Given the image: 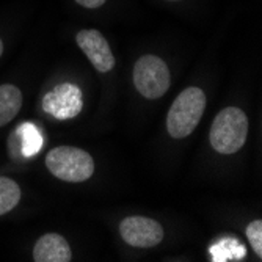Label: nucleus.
I'll return each instance as SVG.
<instances>
[{"instance_id": "obj_1", "label": "nucleus", "mask_w": 262, "mask_h": 262, "mask_svg": "<svg viewBox=\"0 0 262 262\" xmlns=\"http://www.w3.org/2000/svg\"><path fill=\"white\" fill-rule=\"evenodd\" d=\"M206 108V94L198 86L185 88L170 107L166 116V129L176 138H185L192 134L201 121Z\"/></svg>"}, {"instance_id": "obj_2", "label": "nucleus", "mask_w": 262, "mask_h": 262, "mask_svg": "<svg viewBox=\"0 0 262 262\" xmlns=\"http://www.w3.org/2000/svg\"><path fill=\"white\" fill-rule=\"evenodd\" d=\"M248 135V118L237 107L223 108L212 123L210 145L220 154H234L241 151Z\"/></svg>"}, {"instance_id": "obj_3", "label": "nucleus", "mask_w": 262, "mask_h": 262, "mask_svg": "<svg viewBox=\"0 0 262 262\" xmlns=\"http://www.w3.org/2000/svg\"><path fill=\"white\" fill-rule=\"evenodd\" d=\"M46 166L55 178L64 182H83L94 173L93 157L74 146H58L46 157Z\"/></svg>"}, {"instance_id": "obj_4", "label": "nucleus", "mask_w": 262, "mask_h": 262, "mask_svg": "<svg viewBox=\"0 0 262 262\" xmlns=\"http://www.w3.org/2000/svg\"><path fill=\"white\" fill-rule=\"evenodd\" d=\"M170 71L156 55H143L134 66V85L146 99H159L170 88Z\"/></svg>"}, {"instance_id": "obj_5", "label": "nucleus", "mask_w": 262, "mask_h": 262, "mask_svg": "<svg viewBox=\"0 0 262 262\" xmlns=\"http://www.w3.org/2000/svg\"><path fill=\"white\" fill-rule=\"evenodd\" d=\"M82 91L73 83H60L42 99V110L57 120H71L82 112Z\"/></svg>"}, {"instance_id": "obj_6", "label": "nucleus", "mask_w": 262, "mask_h": 262, "mask_svg": "<svg viewBox=\"0 0 262 262\" xmlns=\"http://www.w3.org/2000/svg\"><path fill=\"white\" fill-rule=\"evenodd\" d=\"M123 241L137 248H151L163 241V228L159 222L146 217H127L120 225Z\"/></svg>"}, {"instance_id": "obj_7", "label": "nucleus", "mask_w": 262, "mask_h": 262, "mask_svg": "<svg viewBox=\"0 0 262 262\" xmlns=\"http://www.w3.org/2000/svg\"><path fill=\"white\" fill-rule=\"evenodd\" d=\"M76 42L99 73H108L115 68V57L104 35L98 30L85 29L76 35Z\"/></svg>"}, {"instance_id": "obj_8", "label": "nucleus", "mask_w": 262, "mask_h": 262, "mask_svg": "<svg viewBox=\"0 0 262 262\" xmlns=\"http://www.w3.org/2000/svg\"><path fill=\"white\" fill-rule=\"evenodd\" d=\"M73 257L69 244L57 232L44 234L36 241L33 248V259L36 262H69Z\"/></svg>"}, {"instance_id": "obj_9", "label": "nucleus", "mask_w": 262, "mask_h": 262, "mask_svg": "<svg viewBox=\"0 0 262 262\" xmlns=\"http://www.w3.org/2000/svg\"><path fill=\"white\" fill-rule=\"evenodd\" d=\"M13 140L17 141V151L16 156H24V157H33L38 154L42 148V137L38 127L32 123H24L20 124L16 132H13Z\"/></svg>"}, {"instance_id": "obj_10", "label": "nucleus", "mask_w": 262, "mask_h": 262, "mask_svg": "<svg viewBox=\"0 0 262 262\" xmlns=\"http://www.w3.org/2000/svg\"><path fill=\"white\" fill-rule=\"evenodd\" d=\"M22 107V93L11 83L0 85V127L14 120Z\"/></svg>"}, {"instance_id": "obj_11", "label": "nucleus", "mask_w": 262, "mask_h": 262, "mask_svg": "<svg viewBox=\"0 0 262 262\" xmlns=\"http://www.w3.org/2000/svg\"><path fill=\"white\" fill-rule=\"evenodd\" d=\"M20 200V188L19 185L10 179L0 176V217L13 210Z\"/></svg>"}, {"instance_id": "obj_12", "label": "nucleus", "mask_w": 262, "mask_h": 262, "mask_svg": "<svg viewBox=\"0 0 262 262\" xmlns=\"http://www.w3.org/2000/svg\"><path fill=\"white\" fill-rule=\"evenodd\" d=\"M247 237L257 257H262V222L254 220L247 226Z\"/></svg>"}, {"instance_id": "obj_13", "label": "nucleus", "mask_w": 262, "mask_h": 262, "mask_svg": "<svg viewBox=\"0 0 262 262\" xmlns=\"http://www.w3.org/2000/svg\"><path fill=\"white\" fill-rule=\"evenodd\" d=\"M76 2L85 8H99L107 2V0H76Z\"/></svg>"}, {"instance_id": "obj_14", "label": "nucleus", "mask_w": 262, "mask_h": 262, "mask_svg": "<svg viewBox=\"0 0 262 262\" xmlns=\"http://www.w3.org/2000/svg\"><path fill=\"white\" fill-rule=\"evenodd\" d=\"M2 54H4V42L0 39V57H2Z\"/></svg>"}, {"instance_id": "obj_15", "label": "nucleus", "mask_w": 262, "mask_h": 262, "mask_svg": "<svg viewBox=\"0 0 262 262\" xmlns=\"http://www.w3.org/2000/svg\"><path fill=\"white\" fill-rule=\"evenodd\" d=\"M171 2H178V0H171Z\"/></svg>"}]
</instances>
